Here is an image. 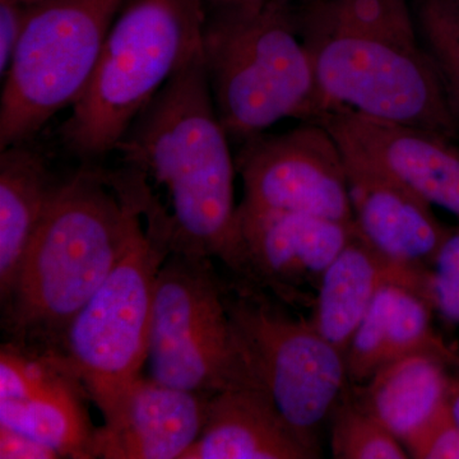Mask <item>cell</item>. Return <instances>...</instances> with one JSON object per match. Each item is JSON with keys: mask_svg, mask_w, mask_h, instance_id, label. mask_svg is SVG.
I'll return each mask as SVG.
<instances>
[{"mask_svg": "<svg viewBox=\"0 0 459 459\" xmlns=\"http://www.w3.org/2000/svg\"><path fill=\"white\" fill-rule=\"evenodd\" d=\"M197 54L138 114L115 144L105 180L171 252L219 259L243 274L231 155Z\"/></svg>", "mask_w": 459, "mask_h": 459, "instance_id": "1", "label": "cell"}, {"mask_svg": "<svg viewBox=\"0 0 459 459\" xmlns=\"http://www.w3.org/2000/svg\"><path fill=\"white\" fill-rule=\"evenodd\" d=\"M296 14L316 72L314 122L350 110L459 140L413 0H310Z\"/></svg>", "mask_w": 459, "mask_h": 459, "instance_id": "2", "label": "cell"}, {"mask_svg": "<svg viewBox=\"0 0 459 459\" xmlns=\"http://www.w3.org/2000/svg\"><path fill=\"white\" fill-rule=\"evenodd\" d=\"M140 216L87 164L62 180L2 307L12 341L56 351L75 314L122 261Z\"/></svg>", "mask_w": 459, "mask_h": 459, "instance_id": "3", "label": "cell"}, {"mask_svg": "<svg viewBox=\"0 0 459 459\" xmlns=\"http://www.w3.org/2000/svg\"><path fill=\"white\" fill-rule=\"evenodd\" d=\"M202 56L217 114L238 146L280 120L316 119V72L294 3L208 8Z\"/></svg>", "mask_w": 459, "mask_h": 459, "instance_id": "4", "label": "cell"}, {"mask_svg": "<svg viewBox=\"0 0 459 459\" xmlns=\"http://www.w3.org/2000/svg\"><path fill=\"white\" fill-rule=\"evenodd\" d=\"M205 0H126L89 86L59 128L84 162L113 152L138 114L202 50Z\"/></svg>", "mask_w": 459, "mask_h": 459, "instance_id": "5", "label": "cell"}, {"mask_svg": "<svg viewBox=\"0 0 459 459\" xmlns=\"http://www.w3.org/2000/svg\"><path fill=\"white\" fill-rule=\"evenodd\" d=\"M170 253L168 238L143 226L57 347L104 422L117 415L147 364L157 274Z\"/></svg>", "mask_w": 459, "mask_h": 459, "instance_id": "6", "label": "cell"}, {"mask_svg": "<svg viewBox=\"0 0 459 459\" xmlns=\"http://www.w3.org/2000/svg\"><path fill=\"white\" fill-rule=\"evenodd\" d=\"M225 301L247 370L319 458L320 427L350 385L346 356L310 319L283 312L258 287L226 285Z\"/></svg>", "mask_w": 459, "mask_h": 459, "instance_id": "7", "label": "cell"}, {"mask_svg": "<svg viewBox=\"0 0 459 459\" xmlns=\"http://www.w3.org/2000/svg\"><path fill=\"white\" fill-rule=\"evenodd\" d=\"M212 259L171 252L157 274L148 336L150 377L164 385L216 394L255 382Z\"/></svg>", "mask_w": 459, "mask_h": 459, "instance_id": "8", "label": "cell"}, {"mask_svg": "<svg viewBox=\"0 0 459 459\" xmlns=\"http://www.w3.org/2000/svg\"><path fill=\"white\" fill-rule=\"evenodd\" d=\"M126 0H50L33 17L5 74L0 151L30 141L89 86Z\"/></svg>", "mask_w": 459, "mask_h": 459, "instance_id": "9", "label": "cell"}, {"mask_svg": "<svg viewBox=\"0 0 459 459\" xmlns=\"http://www.w3.org/2000/svg\"><path fill=\"white\" fill-rule=\"evenodd\" d=\"M235 161L243 179L241 204L353 223L344 153L325 124L263 133L240 144Z\"/></svg>", "mask_w": 459, "mask_h": 459, "instance_id": "10", "label": "cell"}, {"mask_svg": "<svg viewBox=\"0 0 459 459\" xmlns=\"http://www.w3.org/2000/svg\"><path fill=\"white\" fill-rule=\"evenodd\" d=\"M86 401L59 352L14 341L2 344L0 425L50 446L60 458H96L98 428Z\"/></svg>", "mask_w": 459, "mask_h": 459, "instance_id": "11", "label": "cell"}, {"mask_svg": "<svg viewBox=\"0 0 459 459\" xmlns=\"http://www.w3.org/2000/svg\"><path fill=\"white\" fill-rule=\"evenodd\" d=\"M243 274L238 282L268 290L280 303L312 307L325 271L353 234V223L238 204Z\"/></svg>", "mask_w": 459, "mask_h": 459, "instance_id": "12", "label": "cell"}, {"mask_svg": "<svg viewBox=\"0 0 459 459\" xmlns=\"http://www.w3.org/2000/svg\"><path fill=\"white\" fill-rule=\"evenodd\" d=\"M318 122L327 126L342 150L379 166L433 207L455 214L459 222L457 140L350 110L325 115Z\"/></svg>", "mask_w": 459, "mask_h": 459, "instance_id": "13", "label": "cell"}, {"mask_svg": "<svg viewBox=\"0 0 459 459\" xmlns=\"http://www.w3.org/2000/svg\"><path fill=\"white\" fill-rule=\"evenodd\" d=\"M342 151L355 231L391 261L430 271L451 228L437 220L433 205L394 175Z\"/></svg>", "mask_w": 459, "mask_h": 459, "instance_id": "14", "label": "cell"}, {"mask_svg": "<svg viewBox=\"0 0 459 459\" xmlns=\"http://www.w3.org/2000/svg\"><path fill=\"white\" fill-rule=\"evenodd\" d=\"M211 397L142 376L96 429V458L183 459L204 430Z\"/></svg>", "mask_w": 459, "mask_h": 459, "instance_id": "15", "label": "cell"}, {"mask_svg": "<svg viewBox=\"0 0 459 459\" xmlns=\"http://www.w3.org/2000/svg\"><path fill=\"white\" fill-rule=\"evenodd\" d=\"M429 281L430 271L391 261L353 230L349 243L323 276L310 322L346 356L356 329L383 286L401 283L421 292L430 301Z\"/></svg>", "mask_w": 459, "mask_h": 459, "instance_id": "16", "label": "cell"}, {"mask_svg": "<svg viewBox=\"0 0 459 459\" xmlns=\"http://www.w3.org/2000/svg\"><path fill=\"white\" fill-rule=\"evenodd\" d=\"M268 394L249 382L211 397L204 430L183 459H314Z\"/></svg>", "mask_w": 459, "mask_h": 459, "instance_id": "17", "label": "cell"}, {"mask_svg": "<svg viewBox=\"0 0 459 459\" xmlns=\"http://www.w3.org/2000/svg\"><path fill=\"white\" fill-rule=\"evenodd\" d=\"M431 312L421 292L401 283L383 286L347 350L350 385H364L385 365L413 353H434L457 365L458 355L435 333Z\"/></svg>", "mask_w": 459, "mask_h": 459, "instance_id": "18", "label": "cell"}, {"mask_svg": "<svg viewBox=\"0 0 459 459\" xmlns=\"http://www.w3.org/2000/svg\"><path fill=\"white\" fill-rule=\"evenodd\" d=\"M31 140L0 153V300L8 303L21 265L59 186Z\"/></svg>", "mask_w": 459, "mask_h": 459, "instance_id": "19", "label": "cell"}, {"mask_svg": "<svg viewBox=\"0 0 459 459\" xmlns=\"http://www.w3.org/2000/svg\"><path fill=\"white\" fill-rule=\"evenodd\" d=\"M452 365L434 353H413L385 365L351 394L402 443L433 418L448 398Z\"/></svg>", "mask_w": 459, "mask_h": 459, "instance_id": "20", "label": "cell"}, {"mask_svg": "<svg viewBox=\"0 0 459 459\" xmlns=\"http://www.w3.org/2000/svg\"><path fill=\"white\" fill-rule=\"evenodd\" d=\"M332 455L337 459H407L403 443L347 388L332 413Z\"/></svg>", "mask_w": 459, "mask_h": 459, "instance_id": "21", "label": "cell"}, {"mask_svg": "<svg viewBox=\"0 0 459 459\" xmlns=\"http://www.w3.org/2000/svg\"><path fill=\"white\" fill-rule=\"evenodd\" d=\"M422 41L459 126V0H413Z\"/></svg>", "mask_w": 459, "mask_h": 459, "instance_id": "22", "label": "cell"}, {"mask_svg": "<svg viewBox=\"0 0 459 459\" xmlns=\"http://www.w3.org/2000/svg\"><path fill=\"white\" fill-rule=\"evenodd\" d=\"M429 285L435 312L459 325V222L449 230L435 255Z\"/></svg>", "mask_w": 459, "mask_h": 459, "instance_id": "23", "label": "cell"}, {"mask_svg": "<svg viewBox=\"0 0 459 459\" xmlns=\"http://www.w3.org/2000/svg\"><path fill=\"white\" fill-rule=\"evenodd\" d=\"M403 446L410 458L459 459V428L452 419L448 403L410 435Z\"/></svg>", "mask_w": 459, "mask_h": 459, "instance_id": "24", "label": "cell"}, {"mask_svg": "<svg viewBox=\"0 0 459 459\" xmlns=\"http://www.w3.org/2000/svg\"><path fill=\"white\" fill-rule=\"evenodd\" d=\"M50 0H0V74H7L18 42L33 17Z\"/></svg>", "mask_w": 459, "mask_h": 459, "instance_id": "25", "label": "cell"}, {"mask_svg": "<svg viewBox=\"0 0 459 459\" xmlns=\"http://www.w3.org/2000/svg\"><path fill=\"white\" fill-rule=\"evenodd\" d=\"M0 458L56 459L60 457L50 446L0 425Z\"/></svg>", "mask_w": 459, "mask_h": 459, "instance_id": "26", "label": "cell"}, {"mask_svg": "<svg viewBox=\"0 0 459 459\" xmlns=\"http://www.w3.org/2000/svg\"><path fill=\"white\" fill-rule=\"evenodd\" d=\"M446 403H448L452 419L455 420V424H457L459 428V379H457V377H455V379L452 377Z\"/></svg>", "mask_w": 459, "mask_h": 459, "instance_id": "27", "label": "cell"}, {"mask_svg": "<svg viewBox=\"0 0 459 459\" xmlns=\"http://www.w3.org/2000/svg\"><path fill=\"white\" fill-rule=\"evenodd\" d=\"M210 7H243V5H255L264 0H205Z\"/></svg>", "mask_w": 459, "mask_h": 459, "instance_id": "28", "label": "cell"}, {"mask_svg": "<svg viewBox=\"0 0 459 459\" xmlns=\"http://www.w3.org/2000/svg\"><path fill=\"white\" fill-rule=\"evenodd\" d=\"M286 2L294 3V4L299 3V4H301V3L310 2V0H286Z\"/></svg>", "mask_w": 459, "mask_h": 459, "instance_id": "29", "label": "cell"}, {"mask_svg": "<svg viewBox=\"0 0 459 459\" xmlns=\"http://www.w3.org/2000/svg\"><path fill=\"white\" fill-rule=\"evenodd\" d=\"M457 367L459 368V355H458V362H457Z\"/></svg>", "mask_w": 459, "mask_h": 459, "instance_id": "30", "label": "cell"}]
</instances>
